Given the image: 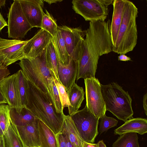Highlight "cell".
Masks as SVG:
<instances>
[{
	"instance_id": "1",
	"label": "cell",
	"mask_w": 147,
	"mask_h": 147,
	"mask_svg": "<svg viewBox=\"0 0 147 147\" xmlns=\"http://www.w3.org/2000/svg\"><path fill=\"white\" fill-rule=\"evenodd\" d=\"M110 24L109 20L90 22L79 49L77 81L95 78L100 57L112 51Z\"/></svg>"
},
{
	"instance_id": "2",
	"label": "cell",
	"mask_w": 147,
	"mask_h": 147,
	"mask_svg": "<svg viewBox=\"0 0 147 147\" xmlns=\"http://www.w3.org/2000/svg\"><path fill=\"white\" fill-rule=\"evenodd\" d=\"M28 82L27 102L25 107L55 135L61 132L64 114L57 113L49 96L28 80Z\"/></svg>"
},
{
	"instance_id": "3",
	"label": "cell",
	"mask_w": 147,
	"mask_h": 147,
	"mask_svg": "<svg viewBox=\"0 0 147 147\" xmlns=\"http://www.w3.org/2000/svg\"><path fill=\"white\" fill-rule=\"evenodd\" d=\"M46 49L35 58L21 59L18 64L27 79L47 94L53 103L52 81L54 74L47 66Z\"/></svg>"
},
{
	"instance_id": "4",
	"label": "cell",
	"mask_w": 147,
	"mask_h": 147,
	"mask_svg": "<svg viewBox=\"0 0 147 147\" xmlns=\"http://www.w3.org/2000/svg\"><path fill=\"white\" fill-rule=\"evenodd\" d=\"M138 12L134 3L126 0L122 22L112 51L125 54L132 51L136 47L138 39L136 19Z\"/></svg>"
},
{
	"instance_id": "5",
	"label": "cell",
	"mask_w": 147,
	"mask_h": 147,
	"mask_svg": "<svg viewBox=\"0 0 147 147\" xmlns=\"http://www.w3.org/2000/svg\"><path fill=\"white\" fill-rule=\"evenodd\" d=\"M101 85L106 111L125 122L133 118L132 99L128 92L115 82Z\"/></svg>"
},
{
	"instance_id": "6",
	"label": "cell",
	"mask_w": 147,
	"mask_h": 147,
	"mask_svg": "<svg viewBox=\"0 0 147 147\" xmlns=\"http://www.w3.org/2000/svg\"><path fill=\"white\" fill-rule=\"evenodd\" d=\"M112 0H73L72 8L86 21H105Z\"/></svg>"
},
{
	"instance_id": "7",
	"label": "cell",
	"mask_w": 147,
	"mask_h": 147,
	"mask_svg": "<svg viewBox=\"0 0 147 147\" xmlns=\"http://www.w3.org/2000/svg\"><path fill=\"white\" fill-rule=\"evenodd\" d=\"M70 116L82 140L93 143L98 133L99 119L93 114L86 106Z\"/></svg>"
},
{
	"instance_id": "8",
	"label": "cell",
	"mask_w": 147,
	"mask_h": 147,
	"mask_svg": "<svg viewBox=\"0 0 147 147\" xmlns=\"http://www.w3.org/2000/svg\"><path fill=\"white\" fill-rule=\"evenodd\" d=\"M8 36L13 39L24 38L32 27L22 10L18 0H14L7 14Z\"/></svg>"
},
{
	"instance_id": "9",
	"label": "cell",
	"mask_w": 147,
	"mask_h": 147,
	"mask_svg": "<svg viewBox=\"0 0 147 147\" xmlns=\"http://www.w3.org/2000/svg\"><path fill=\"white\" fill-rule=\"evenodd\" d=\"M86 106L90 112L99 119L105 114V105L102 94L101 84L95 78L84 79Z\"/></svg>"
},
{
	"instance_id": "10",
	"label": "cell",
	"mask_w": 147,
	"mask_h": 147,
	"mask_svg": "<svg viewBox=\"0 0 147 147\" xmlns=\"http://www.w3.org/2000/svg\"><path fill=\"white\" fill-rule=\"evenodd\" d=\"M27 42V40L7 39L0 37V66L7 67L25 58L23 49Z\"/></svg>"
},
{
	"instance_id": "11",
	"label": "cell",
	"mask_w": 147,
	"mask_h": 147,
	"mask_svg": "<svg viewBox=\"0 0 147 147\" xmlns=\"http://www.w3.org/2000/svg\"><path fill=\"white\" fill-rule=\"evenodd\" d=\"M63 37L70 60L78 61V54L80 44L85 36L86 30L80 27L71 28L64 25L58 26Z\"/></svg>"
},
{
	"instance_id": "12",
	"label": "cell",
	"mask_w": 147,
	"mask_h": 147,
	"mask_svg": "<svg viewBox=\"0 0 147 147\" xmlns=\"http://www.w3.org/2000/svg\"><path fill=\"white\" fill-rule=\"evenodd\" d=\"M0 91L10 108L20 112L23 108L18 90L16 73L7 76L0 81Z\"/></svg>"
},
{
	"instance_id": "13",
	"label": "cell",
	"mask_w": 147,
	"mask_h": 147,
	"mask_svg": "<svg viewBox=\"0 0 147 147\" xmlns=\"http://www.w3.org/2000/svg\"><path fill=\"white\" fill-rule=\"evenodd\" d=\"M53 38L49 33L41 28L31 39L27 40L23 49L25 58L33 59L40 55Z\"/></svg>"
},
{
	"instance_id": "14",
	"label": "cell",
	"mask_w": 147,
	"mask_h": 147,
	"mask_svg": "<svg viewBox=\"0 0 147 147\" xmlns=\"http://www.w3.org/2000/svg\"><path fill=\"white\" fill-rule=\"evenodd\" d=\"M18 0L26 17L32 27L40 28L44 13L42 9L43 0Z\"/></svg>"
},
{
	"instance_id": "15",
	"label": "cell",
	"mask_w": 147,
	"mask_h": 147,
	"mask_svg": "<svg viewBox=\"0 0 147 147\" xmlns=\"http://www.w3.org/2000/svg\"><path fill=\"white\" fill-rule=\"evenodd\" d=\"M38 120L21 126H15L11 120V126L21 140L24 147L40 146L38 125Z\"/></svg>"
},
{
	"instance_id": "16",
	"label": "cell",
	"mask_w": 147,
	"mask_h": 147,
	"mask_svg": "<svg viewBox=\"0 0 147 147\" xmlns=\"http://www.w3.org/2000/svg\"><path fill=\"white\" fill-rule=\"evenodd\" d=\"M78 69L77 61L71 59L68 65H64L58 60L57 71L59 81L67 92L75 83Z\"/></svg>"
},
{
	"instance_id": "17",
	"label": "cell",
	"mask_w": 147,
	"mask_h": 147,
	"mask_svg": "<svg viewBox=\"0 0 147 147\" xmlns=\"http://www.w3.org/2000/svg\"><path fill=\"white\" fill-rule=\"evenodd\" d=\"M126 0H113V11L110 31L112 48L115 46L122 22Z\"/></svg>"
},
{
	"instance_id": "18",
	"label": "cell",
	"mask_w": 147,
	"mask_h": 147,
	"mask_svg": "<svg viewBox=\"0 0 147 147\" xmlns=\"http://www.w3.org/2000/svg\"><path fill=\"white\" fill-rule=\"evenodd\" d=\"M135 132L141 135L147 133L146 119L137 118L129 119L114 130V134L120 136L125 133Z\"/></svg>"
},
{
	"instance_id": "19",
	"label": "cell",
	"mask_w": 147,
	"mask_h": 147,
	"mask_svg": "<svg viewBox=\"0 0 147 147\" xmlns=\"http://www.w3.org/2000/svg\"><path fill=\"white\" fill-rule=\"evenodd\" d=\"M66 135L74 146L82 147L83 141L81 138L76 127L69 115H63V121L61 132Z\"/></svg>"
},
{
	"instance_id": "20",
	"label": "cell",
	"mask_w": 147,
	"mask_h": 147,
	"mask_svg": "<svg viewBox=\"0 0 147 147\" xmlns=\"http://www.w3.org/2000/svg\"><path fill=\"white\" fill-rule=\"evenodd\" d=\"M70 106L68 107L69 115H71L78 110L84 99L83 88L75 83L67 92Z\"/></svg>"
},
{
	"instance_id": "21",
	"label": "cell",
	"mask_w": 147,
	"mask_h": 147,
	"mask_svg": "<svg viewBox=\"0 0 147 147\" xmlns=\"http://www.w3.org/2000/svg\"><path fill=\"white\" fill-rule=\"evenodd\" d=\"M38 128L40 147H58L56 135L40 120L38 121Z\"/></svg>"
},
{
	"instance_id": "22",
	"label": "cell",
	"mask_w": 147,
	"mask_h": 147,
	"mask_svg": "<svg viewBox=\"0 0 147 147\" xmlns=\"http://www.w3.org/2000/svg\"><path fill=\"white\" fill-rule=\"evenodd\" d=\"M10 114L12 122L16 126L25 125L38 120L25 107L19 113L15 109L10 108Z\"/></svg>"
},
{
	"instance_id": "23",
	"label": "cell",
	"mask_w": 147,
	"mask_h": 147,
	"mask_svg": "<svg viewBox=\"0 0 147 147\" xmlns=\"http://www.w3.org/2000/svg\"><path fill=\"white\" fill-rule=\"evenodd\" d=\"M52 40L56 51L58 60L63 65H68L70 61L64 38L58 29Z\"/></svg>"
},
{
	"instance_id": "24",
	"label": "cell",
	"mask_w": 147,
	"mask_h": 147,
	"mask_svg": "<svg viewBox=\"0 0 147 147\" xmlns=\"http://www.w3.org/2000/svg\"><path fill=\"white\" fill-rule=\"evenodd\" d=\"M45 57L47 67L52 71L55 78L59 80L57 71L58 59L52 39L46 47Z\"/></svg>"
},
{
	"instance_id": "25",
	"label": "cell",
	"mask_w": 147,
	"mask_h": 147,
	"mask_svg": "<svg viewBox=\"0 0 147 147\" xmlns=\"http://www.w3.org/2000/svg\"><path fill=\"white\" fill-rule=\"evenodd\" d=\"M112 147H140L137 133H127L120 135Z\"/></svg>"
},
{
	"instance_id": "26",
	"label": "cell",
	"mask_w": 147,
	"mask_h": 147,
	"mask_svg": "<svg viewBox=\"0 0 147 147\" xmlns=\"http://www.w3.org/2000/svg\"><path fill=\"white\" fill-rule=\"evenodd\" d=\"M16 74L21 104L23 107H25L27 102L28 88V80L21 69L18 71Z\"/></svg>"
},
{
	"instance_id": "27",
	"label": "cell",
	"mask_w": 147,
	"mask_h": 147,
	"mask_svg": "<svg viewBox=\"0 0 147 147\" xmlns=\"http://www.w3.org/2000/svg\"><path fill=\"white\" fill-rule=\"evenodd\" d=\"M10 107L8 105L0 104V135L3 136L11 123Z\"/></svg>"
},
{
	"instance_id": "28",
	"label": "cell",
	"mask_w": 147,
	"mask_h": 147,
	"mask_svg": "<svg viewBox=\"0 0 147 147\" xmlns=\"http://www.w3.org/2000/svg\"><path fill=\"white\" fill-rule=\"evenodd\" d=\"M42 21L40 28L46 31L54 37L58 31V26L56 20L50 13L45 10Z\"/></svg>"
},
{
	"instance_id": "29",
	"label": "cell",
	"mask_w": 147,
	"mask_h": 147,
	"mask_svg": "<svg viewBox=\"0 0 147 147\" xmlns=\"http://www.w3.org/2000/svg\"><path fill=\"white\" fill-rule=\"evenodd\" d=\"M3 137L5 147H24L21 140L13 130L11 123Z\"/></svg>"
},
{
	"instance_id": "30",
	"label": "cell",
	"mask_w": 147,
	"mask_h": 147,
	"mask_svg": "<svg viewBox=\"0 0 147 147\" xmlns=\"http://www.w3.org/2000/svg\"><path fill=\"white\" fill-rule=\"evenodd\" d=\"M54 79L59 93L62 109L63 110L64 108H68L70 106L67 92L64 87L55 78V76H54Z\"/></svg>"
},
{
	"instance_id": "31",
	"label": "cell",
	"mask_w": 147,
	"mask_h": 147,
	"mask_svg": "<svg viewBox=\"0 0 147 147\" xmlns=\"http://www.w3.org/2000/svg\"><path fill=\"white\" fill-rule=\"evenodd\" d=\"M99 120L100 134L107 131L111 128L116 126L118 122L113 117L107 116L105 114L100 117Z\"/></svg>"
},
{
	"instance_id": "32",
	"label": "cell",
	"mask_w": 147,
	"mask_h": 147,
	"mask_svg": "<svg viewBox=\"0 0 147 147\" xmlns=\"http://www.w3.org/2000/svg\"><path fill=\"white\" fill-rule=\"evenodd\" d=\"M53 76L52 85L53 90V103L57 113L59 114H63V110L62 109L61 102L59 96V93L56 86L55 84L54 76Z\"/></svg>"
},
{
	"instance_id": "33",
	"label": "cell",
	"mask_w": 147,
	"mask_h": 147,
	"mask_svg": "<svg viewBox=\"0 0 147 147\" xmlns=\"http://www.w3.org/2000/svg\"><path fill=\"white\" fill-rule=\"evenodd\" d=\"M58 147H66V143L64 135L61 132L56 135Z\"/></svg>"
},
{
	"instance_id": "34",
	"label": "cell",
	"mask_w": 147,
	"mask_h": 147,
	"mask_svg": "<svg viewBox=\"0 0 147 147\" xmlns=\"http://www.w3.org/2000/svg\"><path fill=\"white\" fill-rule=\"evenodd\" d=\"M10 74L9 71L7 67L0 66V81Z\"/></svg>"
},
{
	"instance_id": "35",
	"label": "cell",
	"mask_w": 147,
	"mask_h": 147,
	"mask_svg": "<svg viewBox=\"0 0 147 147\" xmlns=\"http://www.w3.org/2000/svg\"><path fill=\"white\" fill-rule=\"evenodd\" d=\"M7 26H8V24L1 15L0 11V31Z\"/></svg>"
},
{
	"instance_id": "36",
	"label": "cell",
	"mask_w": 147,
	"mask_h": 147,
	"mask_svg": "<svg viewBox=\"0 0 147 147\" xmlns=\"http://www.w3.org/2000/svg\"><path fill=\"white\" fill-rule=\"evenodd\" d=\"M118 60L125 61H131V58L129 57H128L125 54H120L118 56Z\"/></svg>"
},
{
	"instance_id": "37",
	"label": "cell",
	"mask_w": 147,
	"mask_h": 147,
	"mask_svg": "<svg viewBox=\"0 0 147 147\" xmlns=\"http://www.w3.org/2000/svg\"><path fill=\"white\" fill-rule=\"evenodd\" d=\"M147 93H146L143 96V105L144 112L146 115H147Z\"/></svg>"
},
{
	"instance_id": "38",
	"label": "cell",
	"mask_w": 147,
	"mask_h": 147,
	"mask_svg": "<svg viewBox=\"0 0 147 147\" xmlns=\"http://www.w3.org/2000/svg\"><path fill=\"white\" fill-rule=\"evenodd\" d=\"M82 147H99L98 143H89L84 141L82 142Z\"/></svg>"
},
{
	"instance_id": "39",
	"label": "cell",
	"mask_w": 147,
	"mask_h": 147,
	"mask_svg": "<svg viewBox=\"0 0 147 147\" xmlns=\"http://www.w3.org/2000/svg\"><path fill=\"white\" fill-rule=\"evenodd\" d=\"M63 134L64 136L65 140L66 143V147H75V146H74L73 145L68 136L65 134Z\"/></svg>"
},
{
	"instance_id": "40",
	"label": "cell",
	"mask_w": 147,
	"mask_h": 147,
	"mask_svg": "<svg viewBox=\"0 0 147 147\" xmlns=\"http://www.w3.org/2000/svg\"><path fill=\"white\" fill-rule=\"evenodd\" d=\"M44 1L48 3L49 4L51 5L53 3H56L58 2H61L63 1L62 0H44Z\"/></svg>"
},
{
	"instance_id": "41",
	"label": "cell",
	"mask_w": 147,
	"mask_h": 147,
	"mask_svg": "<svg viewBox=\"0 0 147 147\" xmlns=\"http://www.w3.org/2000/svg\"><path fill=\"white\" fill-rule=\"evenodd\" d=\"M6 103L7 102L0 91V104Z\"/></svg>"
},
{
	"instance_id": "42",
	"label": "cell",
	"mask_w": 147,
	"mask_h": 147,
	"mask_svg": "<svg viewBox=\"0 0 147 147\" xmlns=\"http://www.w3.org/2000/svg\"><path fill=\"white\" fill-rule=\"evenodd\" d=\"M97 143L99 147H106L102 140L99 141Z\"/></svg>"
},
{
	"instance_id": "43",
	"label": "cell",
	"mask_w": 147,
	"mask_h": 147,
	"mask_svg": "<svg viewBox=\"0 0 147 147\" xmlns=\"http://www.w3.org/2000/svg\"><path fill=\"white\" fill-rule=\"evenodd\" d=\"M0 147H5L3 136H1L0 140Z\"/></svg>"
},
{
	"instance_id": "44",
	"label": "cell",
	"mask_w": 147,
	"mask_h": 147,
	"mask_svg": "<svg viewBox=\"0 0 147 147\" xmlns=\"http://www.w3.org/2000/svg\"><path fill=\"white\" fill-rule=\"evenodd\" d=\"M5 0H0V9L2 6H4L5 4Z\"/></svg>"
},
{
	"instance_id": "45",
	"label": "cell",
	"mask_w": 147,
	"mask_h": 147,
	"mask_svg": "<svg viewBox=\"0 0 147 147\" xmlns=\"http://www.w3.org/2000/svg\"><path fill=\"white\" fill-rule=\"evenodd\" d=\"M40 147V146H33V147Z\"/></svg>"
},
{
	"instance_id": "46",
	"label": "cell",
	"mask_w": 147,
	"mask_h": 147,
	"mask_svg": "<svg viewBox=\"0 0 147 147\" xmlns=\"http://www.w3.org/2000/svg\"><path fill=\"white\" fill-rule=\"evenodd\" d=\"M1 136L0 135V139H1Z\"/></svg>"
}]
</instances>
